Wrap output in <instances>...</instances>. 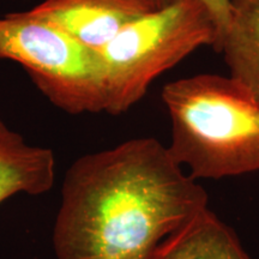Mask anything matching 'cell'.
Returning <instances> with one entry per match:
<instances>
[{"mask_svg": "<svg viewBox=\"0 0 259 259\" xmlns=\"http://www.w3.org/2000/svg\"><path fill=\"white\" fill-rule=\"evenodd\" d=\"M154 2L158 8H163V6L167 5L170 0H154ZM203 2L205 3L206 6H208L213 19H215V23L218 25V29H219V41H220V38H221L223 31H225V29L227 27V23H228L229 0H203Z\"/></svg>", "mask_w": 259, "mask_h": 259, "instance_id": "9c48e42d", "label": "cell"}, {"mask_svg": "<svg viewBox=\"0 0 259 259\" xmlns=\"http://www.w3.org/2000/svg\"><path fill=\"white\" fill-rule=\"evenodd\" d=\"M216 51L229 76L259 97V0H229L228 23Z\"/></svg>", "mask_w": 259, "mask_h": 259, "instance_id": "ba28073f", "label": "cell"}, {"mask_svg": "<svg viewBox=\"0 0 259 259\" xmlns=\"http://www.w3.org/2000/svg\"><path fill=\"white\" fill-rule=\"evenodd\" d=\"M157 9L154 0H44L28 12L99 52L125 27Z\"/></svg>", "mask_w": 259, "mask_h": 259, "instance_id": "5b68a950", "label": "cell"}, {"mask_svg": "<svg viewBox=\"0 0 259 259\" xmlns=\"http://www.w3.org/2000/svg\"><path fill=\"white\" fill-rule=\"evenodd\" d=\"M0 59L22 65L42 95L63 112H106L100 53L45 19L28 11L0 17Z\"/></svg>", "mask_w": 259, "mask_h": 259, "instance_id": "277c9868", "label": "cell"}, {"mask_svg": "<svg viewBox=\"0 0 259 259\" xmlns=\"http://www.w3.org/2000/svg\"><path fill=\"white\" fill-rule=\"evenodd\" d=\"M56 179V158L51 149L28 144L0 118V204L18 193L40 196Z\"/></svg>", "mask_w": 259, "mask_h": 259, "instance_id": "8992f818", "label": "cell"}, {"mask_svg": "<svg viewBox=\"0 0 259 259\" xmlns=\"http://www.w3.org/2000/svg\"><path fill=\"white\" fill-rule=\"evenodd\" d=\"M218 42V25L203 0H170L136 19L99 51L105 70L106 113H126L161 73L199 48H216Z\"/></svg>", "mask_w": 259, "mask_h": 259, "instance_id": "3957f363", "label": "cell"}, {"mask_svg": "<svg viewBox=\"0 0 259 259\" xmlns=\"http://www.w3.org/2000/svg\"><path fill=\"white\" fill-rule=\"evenodd\" d=\"M168 151L192 179L259 170V97L232 76L200 73L166 84Z\"/></svg>", "mask_w": 259, "mask_h": 259, "instance_id": "7a4b0ae2", "label": "cell"}, {"mask_svg": "<svg viewBox=\"0 0 259 259\" xmlns=\"http://www.w3.org/2000/svg\"><path fill=\"white\" fill-rule=\"evenodd\" d=\"M149 259H251L235 233L208 208L168 235Z\"/></svg>", "mask_w": 259, "mask_h": 259, "instance_id": "52a82bcc", "label": "cell"}, {"mask_svg": "<svg viewBox=\"0 0 259 259\" xmlns=\"http://www.w3.org/2000/svg\"><path fill=\"white\" fill-rule=\"evenodd\" d=\"M208 208V194L168 148L130 139L77 158L65 173L53 229L56 259H149Z\"/></svg>", "mask_w": 259, "mask_h": 259, "instance_id": "6da1fadb", "label": "cell"}]
</instances>
